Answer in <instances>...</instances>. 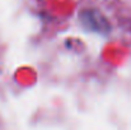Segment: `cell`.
I'll return each mask as SVG.
<instances>
[{
	"mask_svg": "<svg viewBox=\"0 0 131 130\" xmlns=\"http://www.w3.org/2000/svg\"><path fill=\"white\" fill-rule=\"evenodd\" d=\"M79 19H80V23L83 24V27H85V29L95 32V33L106 35L111 29V26H110V22L107 21V18L101 12H98L95 9L83 10L79 15Z\"/></svg>",
	"mask_w": 131,
	"mask_h": 130,
	"instance_id": "1",
	"label": "cell"
}]
</instances>
